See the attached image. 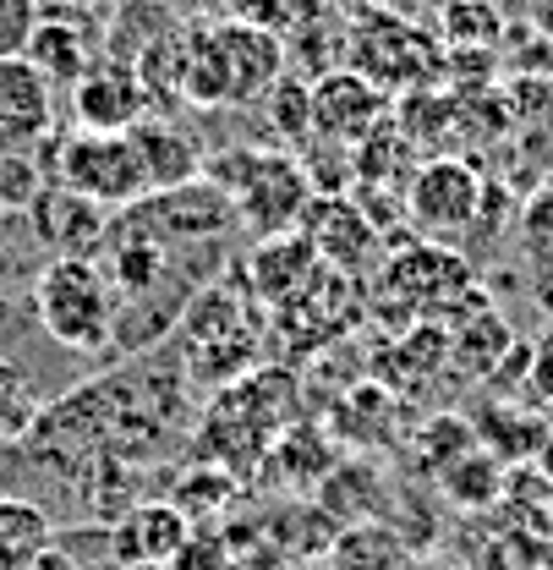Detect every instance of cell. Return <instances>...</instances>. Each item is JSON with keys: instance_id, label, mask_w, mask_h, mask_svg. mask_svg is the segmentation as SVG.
I'll use <instances>...</instances> for the list:
<instances>
[{"instance_id": "6da1fadb", "label": "cell", "mask_w": 553, "mask_h": 570, "mask_svg": "<svg viewBox=\"0 0 553 570\" xmlns=\"http://www.w3.org/2000/svg\"><path fill=\"white\" fill-rule=\"evenodd\" d=\"M285 77V45L275 28L225 17L181 33V94L192 105H258Z\"/></svg>"}, {"instance_id": "7a4b0ae2", "label": "cell", "mask_w": 553, "mask_h": 570, "mask_svg": "<svg viewBox=\"0 0 553 570\" xmlns=\"http://www.w3.org/2000/svg\"><path fill=\"white\" fill-rule=\"evenodd\" d=\"M33 313L61 352L82 356L105 352L121 330V302L99 258H50L33 281Z\"/></svg>"}, {"instance_id": "3957f363", "label": "cell", "mask_w": 553, "mask_h": 570, "mask_svg": "<svg viewBox=\"0 0 553 570\" xmlns=\"http://www.w3.org/2000/svg\"><path fill=\"white\" fill-rule=\"evenodd\" d=\"M204 176L230 198L236 219L258 225L264 236L296 230L307 204H313L307 165L290 159V154H279V148H230V154H214L204 165Z\"/></svg>"}, {"instance_id": "277c9868", "label": "cell", "mask_w": 553, "mask_h": 570, "mask_svg": "<svg viewBox=\"0 0 553 570\" xmlns=\"http://www.w3.org/2000/svg\"><path fill=\"white\" fill-rule=\"evenodd\" d=\"M50 181L99 209H132L138 198H148V170L127 132H82L77 127L71 138L56 142Z\"/></svg>"}, {"instance_id": "5b68a950", "label": "cell", "mask_w": 553, "mask_h": 570, "mask_svg": "<svg viewBox=\"0 0 553 570\" xmlns=\"http://www.w3.org/2000/svg\"><path fill=\"white\" fill-rule=\"evenodd\" d=\"M483 209V176L466 159H422L406 181V214L427 242H450L461 230H472V219Z\"/></svg>"}, {"instance_id": "8992f818", "label": "cell", "mask_w": 553, "mask_h": 570, "mask_svg": "<svg viewBox=\"0 0 553 570\" xmlns=\"http://www.w3.org/2000/svg\"><path fill=\"white\" fill-rule=\"evenodd\" d=\"M230 219H236L230 198H225L208 176H198V181H187V187H165V193L138 198V204L127 209V219H121V230L170 247V242H204V236H219Z\"/></svg>"}, {"instance_id": "52a82bcc", "label": "cell", "mask_w": 553, "mask_h": 570, "mask_svg": "<svg viewBox=\"0 0 553 570\" xmlns=\"http://www.w3.org/2000/svg\"><path fill=\"white\" fill-rule=\"evenodd\" d=\"M110 566L116 570H170L181 560V549L192 543V527H187V510L181 504H132L110 532Z\"/></svg>"}, {"instance_id": "ba28073f", "label": "cell", "mask_w": 553, "mask_h": 570, "mask_svg": "<svg viewBox=\"0 0 553 570\" xmlns=\"http://www.w3.org/2000/svg\"><path fill=\"white\" fill-rule=\"evenodd\" d=\"M71 110H77L82 132H132L138 121H148L154 94H148V82L138 77L132 61H110L105 56L71 88Z\"/></svg>"}, {"instance_id": "9c48e42d", "label": "cell", "mask_w": 553, "mask_h": 570, "mask_svg": "<svg viewBox=\"0 0 553 570\" xmlns=\"http://www.w3.org/2000/svg\"><path fill=\"white\" fill-rule=\"evenodd\" d=\"M384 110H389L384 88L367 82L362 71H350V67L324 71V77L313 82V127H318L324 138L367 142L384 127Z\"/></svg>"}, {"instance_id": "30bf717a", "label": "cell", "mask_w": 553, "mask_h": 570, "mask_svg": "<svg viewBox=\"0 0 553 570\" xmlns=\"http://www.w3.org/2000/svg\"><path fill=\"white\" fill-rule=\"evenodd\" d=\"M56 127V88L28 56H0V154L50 142Z\"/></svg>"}, {"instance_id": "8fae6325", "label": "cell", "mask_w": 553, "mask_h": 570, "mask_svg": "<svg viewBox=\"0 0 553 570\" xmlns=\"http://www.w3.org/2000/svg\"><path fill=\"white\" fill-rule=\"evenodd\" d=\"M28 214H33V230H39V242L50 247V258H93V253L110 247V236H116L110 209L77 198V193L56 187V181L45 187V198Z\"/></svg>"}, {"instance_id": "7c38bea8", "label": "cell", "mask_w": 553, "mask_h": 570, "mask_svg": "<svg viewBox=\"0 0 553 570\" xmlns=\"http://www.w3.org/2000/svg\"><path fill=\"white\" fill-rule=\"evenodd\" d=\"M302 236H307V247L318 253V258H329V264H362V253L373 247V225L362 219L356 204H346L340 193H324V198H313L307 214H302Z\"/></svg>"}, {"instance_id": "4fadbf2b", "label": "cell", "mask_w": 553, "mask_h": 570, "mask_svg": "<svg viewBox=\"0 0 553 570\" xmlns=\"http://www.w3.org/2000/svg\"><path fill=\"white\" fill-rule=\"evenodd\" d=\"M22 56L45 71L50 88H77L88 77V67L99 61L93 45H88V28H77L71 17H39V28H33Z\"/></svg>"}, {"instance_id": "5bb4252c", "label": "cell", "mask_w": 553, "mask_h": 570, "mask_svg": "<svg viewBox=\"0 0 553 570\" xmlns=\"http://www.w3.org/2000/svg\"><path fill=\"white\" fill-rule=\"evenodd\" d=\"M127 138L138 142V159L142 170H148V193H165V187H187V181H198L204 176V154H198V142L187 138V132H176V127H165V121H138Z\"/></svg>"}, {"instance_id": "9a60e30c", "label": "cell", "mask_w": 553, "mask_h": 570, "mask_svg": "<svg viewBox=\"0 0 553 570\" xmlns=\"http://www.w3.org/2000/svg\"><path fill=\"white\" fill-rule=\"evenodd\" d=\"M389 285H401V296H412L416 307H444L450 296L472 291V269L444 247H412V253L395 258Z\"/></svg>"}, {"instance_id": "2e32d148", "label": "cell", "mask_w": 553, "mask_h": 570, "mask_svg": "<svg viewBox=\"0 0 553 570\" xmlns=\"http://www.w3.org/2000/svg\"><path fill=\"white\" fill-rule=\"evenodd\" d=\"M318 275V253L307 247L302 230H285V236H269L258 253H253V285L264 302H290L302 296Z\"/></svg>"}, {"instance_id": "e0dca14e", "label": "cell", "mask_w": 553, "mask_h": 570, "mask_svg": "<svg viewBox=\"0 0 553 570\" xmlns=\"http://www.w3.org/2000/svg\"><path fill=\"white\" fill-rule=\"evenodd\" d=\"M56 549V521L39 499L0 494V570H33Z\"/></svg>"}, {"instance_id": "ac0fdd59", "label": "cell", "mask_w": 553, "mask_h": 570, "mask_svg": "<svg viewBox=\"0 0 553 570\" xmlns=\"http://www.w3.org/2000/svg\"><path fill=\"white\" fill-rule=\"evenodd\" d=\"M329 570H422L412 543L401 532H389L384 521H356L335 538L329 549Z\"/></svg>"}, {"instance_id": "d6986e66", "label": "cell", "mask_w": 553, "mask_h": 570, "mask_svg": "<svg viewBox=\"0 0 553 570\" xmlns=\"http://www.w3.org/2000/svg\"><path fill=\"white\" fill-rule=\"evenodd\" d=\"M438 489L450 504H461V510H487V504H498L504 499V466H498V455L493 450H472V455H461L455 466H444L438 472Z\"/></svg>"}, {"instance_id": "ffe728a7", "label": "cell", "mask_w": 553, "mask_h": 570, "mask_svg": "<svg viewBox=\"0 0 553 570\" xmlns=\"http://www.w3.org/2000/svg\"><path fill=\"white\" fill-rule=\"evenodd\" d=\"M45 187H50V176H45V165L28 148H6L0 154V214H28L45 198Z\"/></svg>"}, {"instance_id": "44dd1931", "label": "cell", "mask_w": 553, "mask_h": 570, "mask_svg": "<svg viewBox=\"0 0 553 570\" xmlns=\"http://www.w3.org/2000/svg\"><path fill=\"white\" fill-rule=\"evenodd\" d=\"M472 450H477V428L466 423V417H433V423L416 433V455L427 461L433 478L444 466H455L461 455H472Z\"/></svg>"}, {"instance_id": "7402d4cb", "label": "cell", "mask_w": 553, "mask_h": 570, "mask_svg": "<svg viewBox=\"0 0 553 570\" xmlns=\"http://www.w3.org/2000/svg\"><path fill=\"white\" fill-rule=\"evenodd\" d=\"M444 33H450V45H487L498 33V11L487 0H450Z\"/></svg>"}, {"instance_id": "603a6c76", "label": "cell", "mask_w": 553, "mask_h": 570, "mask_svg": "<svg viewBox=\"0 0 553 570\" xmlns=\"http://www.w3.org/2000/svg\"><path fill=\"white\" fill-rule=\"evenodd\" d=\"M269 116H275V127L285 132V138H302V132L313 127V88L279 77L275 94H269Z\"/></svg>"}, {"instance_id": "cb8c5ba5", "label": "cell", "mask_w": 553, "mask_h": 570, "mask_svg": "<svg viewBox=\"0 0 553 570\" xmlns=\"http://www.w3.org/2000/svg\"><path fill=\"white\" fill-rule=\"evenodd\" d=\"M39 28V0H0V56H22Z\"/></svg>"}, {"instance_id": "d4e9b609", "label": "cell", "mask_w": 553, "mask_h": 570, "mask_svg": "<svg viewBox=\"0 0 553 570\" xmlns=\"http://www.w3.org/2000/svg\"><path fill=\"white\" fill-rule=\"evenodd\" d=\"M537 478L553 489V428L543 433V444H537Z\"/></svg>"}, {"instance_id": "484cf974", "label": "cell", "mask_w": 553, "mask_h": 570, "mask_svg": "<svg viewBox=\"0 0 553 570\" xmlns=\"http://www.w3.org/2000/svg\"><path fill=\"white\" fill-rule=\"evenodd\" d=\"M33 570H82V566L71 560V554H67V549H61V543H56V549H50V554H45V560H39V566H33Z\"/></svg>"}, {"instance_id": "4316f807", "label": "cell", "mask_w": 553, "mask_h": 570, "mask_svg": "<svg viewBox=\"0 0 553 570\" xmlns=\"http://www.w3.org/2000/svg\"><path fill=\"white\" fill-rule=\"evenodd\" d=\"M427 570H472V566H427Z\"/></svg>"}, {"instance_id": "83f0119b", "label": "cell", "mask_w": 553, "mask_h": 570, "mask_svg": "<svg viewBox=\"0 0 553 570\" xmlns=\"http://www.w3.org/2000/svg\"><path fill=\"white\" fill-rule=\"evenodd\" d=\"M67 6H88V0H67Z\"/></svg>"}, {"instance_id": "f1b7e54d", "label": "cell", "mask_w": 553, "mask_h": 570, "mask_svg": "<svg viewBox=\"0 0 553 570\" xmlns=\"http://www.w3.org/2000/svg\"><path fill=\"white\" fill-rule=\"evenodd\" d=\"M532 570H553V566H532Z\"/></svg>"}]
</instances>
